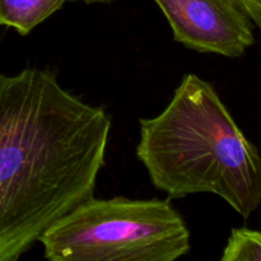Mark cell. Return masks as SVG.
<instances>
[{"label":"cell","instance_id":"1","mask_svg":"<svg viewBox=\"0 0 261 261\" xmlns=\"http://www.w3.org/2000/svg\"><path fill=\"white\" fill-rule=\"evenodd\" d=\"M111 126L53 71L0 74V261L20 259L93 196Z\"/></svg>","mask_w":261,"mask_h":261},{"label":"cell","instance_id":"2","mask_svg":"<svg viewBox=\"0 0 261 261\" xmlns=\"http://www.w3.org/2000/svg\"><path fill=\"white\" fill-rule=\"evenodd\" d=\"M137 157L168 199L208 193L242 218L261 205V154L209 82L186 74L167 106L139 120Z\"/></svg>","mask_w":261,"mask_h":261},{"label":"cell","instance_id":"3","mask_svg":"<svg viewBox=\"0 0 261 261\" xmlns=\"http://www.w3.org/2000/svg\"><path fill=\"white\" fill-rule=\"evenodd\" d=\"M191 234L170 199L89 198L56 221L38 242L50 261H175Z\"/></svg>","mask_w":261,"mask_h":261},{"label":"cell","instance_id":"4","mask_svg":"<svg viewBox=\"0 0 261 261\" xmlns=\"http://www.w3.org/2000/svg\"><path fill=\"white\" fill-rule=\"evenodd\" d=\"M173 38L186 48L241 58L255 42L254 23L239 0H153Z\"/></svg>","mask_w":261,"mask_h":261},{"label":"cell","instance_id":"5","mask_svg":"<svg viewBox=\"0 0 261 261\" xmlns=\"http://www.w3.org/2000/svg\"><path fill=\"white\" fill-rule=\"evenodd\" d=\"M68 0H0V25L27 36Z\"/></svg>","mask_w":261,"mask_h":261},{"label":"cell","instance_id":"6","mask_svg":"<svg viewBox=\"0 0 261 261\" xmlns=\"http://www.w3.org/2000/svg\"><path fill=\"white\" fill-rule=\"evenodd\" d=\"M222 261H261V231L233 228L228 237Z\"/></svg>","mask_w":261,"mask_h":261},{"label":"cell","instance_id":"7","mask_svg":"<svg viewBox=\"0 0 261 261\" xmlns=\"http://www.w3.org/2000/svg\"><path fill=\"white\" fill-rule=\"evenodd\" d=\"M249 18L261 32V0H239Z\"/></svg>","mask_w":261,"mask_h":261},{"label":"cell","instance_id":"8","mask_svg":"<svg viewBox=\"0 0 261 261\" xmlns=\"http://www.w3.org/2000/svg\"><path fill=\"white\" fill-rule=\"evenodd\" d=\"M74 2H83L87 4H94V3H99V4H107V3H111L114 0H74Z\"/></svg>","mask_w":261,"mask_h":261}]
</instances>
